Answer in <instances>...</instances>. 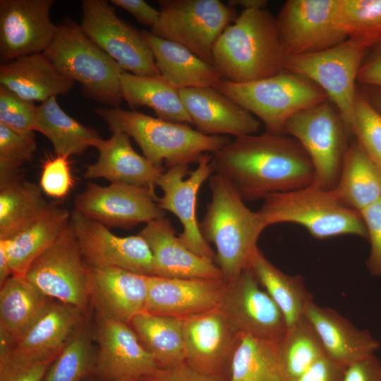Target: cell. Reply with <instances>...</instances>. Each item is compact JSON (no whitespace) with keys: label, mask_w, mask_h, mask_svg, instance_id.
Instances as JSON below:
<instances>
[{"label":"cell","mask_w":381,"mask_h":381,"mask_svg":"<svg viewBox=\"0 0 381 381\" xmlns=\"http://www.w3.org/2000/svg\"><path fill=\"white\" fill-rule=\"evenodd\" d=\"M214 173L229 179L244 200L309 186L314 168L294 138L266 132L236 137L212 155Z\"/></svg>","instance_id":"obj_1"},{"label":"cell","mask_w":381,"mask_h":381,"mask_svg":"<svg viewBox=\"0 0 381 381\" xmlns=\"http://www.w3.org/2000/svg\"><path fill=\"white\" fill-rule=\"evenodd\" d=\"M209 188L211 200L200 229L205 240L215 246L214 263L229 282L250 269L259 249L258 238L266 227L226 176L214 173L209 178Z\"/></svg>","instance_id":"obj_2"},{"label":"cell","mask_w":381,"mask_h":381,"mask_svg":"<svg viewBox=\"0 0 381 381\" xmlns=\"http://www.w3.org/2000/svg\"><path fill=\"white\" fill-rule=\"evenodd\" d=\"M286 58L276 18L266 8L243 10L213 49V66L223 79L237 83L284 71Z\"/></svg>","instance_id":"obj_3"},{"label":"cell","mask_w":381,"mask_h":381,"mask_svg":"<svg viewBox=\"0 0 381 381\" xmlns=\"http://www.w3.org/2000/svg\"><path fill=\"white\" fill-rule=\"evenodd\" d=\"M95 113L109 131L126 133L140 147L144 157L154 164L168 169L198 162L205 153L220 150L231 141L227 135H207L187 123L171 122L119 107H102Z\"/></svg>","instance_id":"obj_4"},{"label":"cell","mask_w":381,"mask_h":381,"mask_svg":"<svg viewBox=\"0 0 381 381\" xmlns=\"http://www.w3.org/2000/svg\"><path fill=\"white\" fill-rule=\"evenodd\" d=\"M45 54L63 75L80 83L83 94L110 107L122 101L120 77L124 70L83 31L80 25L65 18Z\"/></svg>","instance_id":"obj_5"},{"label":"cell","mask_w":381,"mask_h":381,"mask_svg":"<svg viewBox=\"0 0 381 381\" xmlns=\"http://www.w3.org/2000/svg\"><path fill=\"white\" fill-rule=\"evenodd\" d=\"M257 211L265 227L292 222L304 226L315 238L356 235L368 239L361 213L343 205L332 190L307 186L269 195Z\"/></svg>","instance_id":"obj_6"},{"label":"cell","mask_w":381,"mask_h":381,"mask_svg":"<svg viewBox=\"0 0 381 381\" xmlns=\"http://www.w3.org/2000/svg\"><path fill=\"white\" fill-rule=\"evenodd\" d=\"M213 87L261 121L267 132L277 134H282L294 114L328 99L314 83L286 71L248 83L222 79Z\"/></svg>","instance_id":"obj_7"},{"label":"cell","mask_w":381,"mask_h":381,"mask_svg":"<svg viewBox=\"0 0 381 381\" xmlns=\"http://www.w3.org/2000/svg\"><path fill=\"white\" fill-rule=\"evenodd\" d=\"M282 134L296 140L309 156L314 178L309 186L333 190L337 185L349 134L334 105L327 99L291 116Z\"/></svg>","instance_id":"obj_8"},{"label":"cell","mask_w":381,"mask_h":381,"mask_svg":"<svg viewBox=\"0 0 381 381\" xmlns=\"http://www.w3.org/2000/svg\"><path fill=\"white\" fill-rule=\"evenodd\" d=\"M159 16L150 31L179 44L213 65L217 39L238 15L234 7L219 0H159Z\"/></svg>","instance_id":"obj_9"},{"label":"cell","mask_w":381,"mask_h":381,"mask_svg":"<svg viewBox=\"0 0 381 381\" xmlns=\"http://www.w3.org/2000/svg\"><path fill=\"white\" fill-rule=\"evenodd\" d=\"M368 48L347 38L318 52L286 56L284 71L303 76L317 85L339 112L351 134L360 67Z\"/></svg>","instance_id":"obj_10"},{"label":"cell","mask_w":381,"mask_h":381,"mask_svg":"<svg viewBox=\"0 0 381 381\" xmlns=\"http://www.w3.org/2000/svg\"><path fill=\"white\" fill-rule=\"evenodd\" d=\"M24 277L48 298L86 312L90 301L89 270L70 224Z\"/></svg>","instance_id":"obj_11"},{"label":"cell","mask_w":381,"mask_h":381,"mask_svg":"<svg viewBox=\"0 0 381 381\" xmlns=\"http://www.w3.org/2000/svg\"><path fill=\"white\" fill-rule=\"evenodd\" d=\"M84 33L126 72L161 76L141 31L118 17L105 0H83L80 25Z\"/></svg>","instance_id":"obj_12"},{"label":"cell","mask_w":381,"mask_h":381,"mask_svg":"<svg viewBox=\"0 0 381 381\" xmlns=\"http://www.w3.org/2000/svg\"><path fill=\"white\" fill-rule=\"evenodd\" d=\"M79 308L52 299L15 341L0 339V372L53 361L84 322Z\"/></svg>","instance_id":"obj_13"},{"label":"cell","mask_w":381,"mask_h":381,"mask_svg":"<svg viewBox=\"0 0 381 381\" xmlns=\"http://www.w3.org/2000/svg\"><path fill=\"white\" fill-rule=\"evenodd\" d=\"M338 0H289L276 18L279 37L286 56L331 48L348 37L337 13Z\"/></svg>","instance_id":"obj_14"},{"label":"cell","mask_w":381,"mask_h":381,"mask_svg":"<svg viewBox=\"0 0 381 381\" xmlns=\"http://www.w3.org/2000/svg\"><path fill=\"white\" fill-rule=\"evenodd\" d=\"M157 198L146 187L118 183L102 186L88 182L74 199V211L107 227L130 229L165 217Z\"/></svg>","instance_id":"obj_15"},{"label":"cell","mask_w":381,"mask_h":381,"mask_svg":"<svg viewBox=\"0 0 381 381\" xmlns=\"http://www.w3.org/2000/svg\"><path fill=\"white\" fill-rule=\"evenodd\" d=\"M212 157L200 156L198 167L189 171V165H178L164 171L157 186L163 191L157 198L159 207L175 214L183 226L179 238L183 244L197 255L214 262L215 253L203 238L197 217V198L202 183L213 174Z\"/></svg>","instance_id":"obj_16"},{"label":"cell","mask_w":381,"mask_h":381,"mask_svg":"<svg viewBox=\"0 0 381 381\" xmlns=\"http://www.w3.org/2000/svg\"><path fill=\"white\" fill-rule=\"evenodd\" d=\"M70 226L87 267H118L154 276L152 255L140 235L118 236L105 225L74 210Z\"/></svg>","instance_id":"obj_17"},{"label":"cell","mask_w":381,"mask_h":381,"mask_svg":"<svg viewBox=\"0 0 381 381\" xmlns=\"http://www.w3.org/2000/svg\"><path fill=\"white\" fill-rule=\"evenodd\" d=\"M93 337L98 344L94 375L102 381H140L158 366L126 322L99 314Z\"/></svg>","instance_id":"obj_18"},{"label":"cell","mask_w":381,"mask_h":381,"mask_svg":"<svg viewBox=\"0 0 381 381\" xmlns=\"http://www.w3.org/2000/svg\"><path fill=\"white\" fill-rule=\"evenodd\" d=\"M182 333L185 362L200 373L228 381L240 334L222 309L183 318Z\"/></svg>","instance_id":"obj_19"},{"label":"cell","mask_w":381,"mask_h":381,"mask_svg":"<svg viewBox=\"0 0 381 381\" xmlns=\"http://www.w3.org/2000/svg\"><path fill=\"white\" fill-rule=\"evenodd\" d=\"M261 287L248 269L226 282L219 308L240 334L279 340L287 329L284 317Z\"/></svg>","instance_id":"obj_20"},{"label":"cell","mask_w":381,"mask_h":381,"mask_svg":"<svg viewBox=\"0 0 381 381\" xmlns=\"http://www.w3.org/2000/svg\"><path fill=\"white\" fill-rule=\"evenodd\" d=\"M53 4V0L0 1L2 64L46 51L57 30L49 15Z\"/></svg>","instance_id":"obj_21"},{"label":"cell","mask_w":381,"mask_h":381,"mask_svg":"<svg viewBox=\"0 0 381 381\" xmlns=\"http://www.w3.org/2000/svg\"><path fill=\"white\" fill-rule=\"evenodd\" d=\"M147 284L144 312L186 318L219 307L226 282L147 276Z\"/></svg>","instance_id":"obj_22"},{"label":"cell","mask_w":381,"mask_h":381,"mask_svg":"<svg viewBox=\"0 0 381 381\" xmlns=\"http://www.w3.org/2000/svg\"><path fill=\"white\" fill-rule=\"evenodd\" d=\"M193 124L207 135L236 137L258 132L261 123L251 113L212 87L179 90Z\"/></svg>","instance_id":"obj_23"},{"label":"cell","mask_w":381,"mask_h":381,"mask_svg":"<svg viewBox=\"0 0 381 381\" xmlns=\"http://www.w3.org/2000/svg\"><path fill=\"white\" fill-rule=\"evenodd\" d=\"M138 234L151 250L154 276L224 279L222 272L213 261L197 255L183 244L169 219L164 217L151 221Z\"/></svg>","instance_id":"obj_24"},{"label":"cell","mask_w":381,"mask_h":381,"mask_svg":"<svg viewBox=\"0 0 381 381\" xmlns=\"http://www.w3.org/2000/svg\"><path fill=\"white\" fill-rule=\"evenodd\" d=\"M89 293L97 314L130 324L144 312L147 276L118 267H90Z\"/></svg>","instance_id":"obj_25"},{"label":"cell","mask_w":381,"mask_h":381,"mask_svg":"<svg viewBox=\"0 0 381 381\" xmlns=\"http://www.w3.org/2000/svg\"><path fill=\"white\" fill-rule=\"evenodd\" d=\"M304 315L317 333L325 355L344 368L373 355L380 343L365 329H359L337 311L308 302Z\"/></svg>","instance_id":"obj_26"},{"label":"cell","mask_w":381,"mask_h":381,"mask_svg":"<svg viewBox=\"0 0 381 381\" xmlns=\"http://www.w3.org/2000/svg\"><path fill=\"white\" fill-rule=\"evenodd\" d=\"M97 150L98 159L86 166L85 179H104L111 183L146 187L155 192L157 181L165 170L138 154L126 133H113Z\"/></svg>","instance_id":"obj_27"},{"label":"cell","mask_w":381,"mask_h":381,"mask_svg":"<svg viewBox=\"0 0 381 381\" xmlns=\"http://www.w3.org/2000/svg\"><path fill=\"white\" fill-rule=\"evenodd\" d=\"M74 81L63 75L44 52L23 56L0 66V84L20 97L44 102L67 94Z\"/></svg>","instance_id":"obj_28"},{"label":"cell","mask_w":381,"mask_h":381,"mask_svg":"<svg viewBox=\"0 0 381 381\" xmlns=\"http://www.w3.org/2000/svg\"><path fill=\"white\" fill-rule=\"evenodd\" d=\"M71 213L51 202L39 217L8 238L0 239L6 250L12 274L25 277L32 263L68 227Z\"/></svg>","instance_id":"obj_29"},{"label":"cell","mask_w":381,"mask_h":381,"mask_svg":"<svg viewBox=\"0 0 381 381\" xmlns=\"http://www.w3.org/2000/svg\"><path fill=\"white\" fill-rule=\"evenodd\" d=\"M141 32L150 47L160 75L177 90L212 87L222 77L217 68L185 47L152 35Z\"/></svg>","instance_id":"obj_30"},{"label":"cell","mask_w":381,"mask_h":381,"mask_svg":"<svg viewBox=\"0 0 381 381\" xmlns=\"http://www.w3.org/2000/svg\"><path fill=\"white\" fill-rule=\"evenodd\" d=\"M0 289V339H18L46 308L51 298L24 277L12 275Z\"/></svg>","instance_id":"obj_31"},{"label":"cell","mask_w":381,"mask_h":381,"mask_svg":"<svg viewBox=\"0 0 381 381\" xmlns=\"http://www.w3.org/2000/svg\"><path fill=\"white\" fill-rule=\"evenodd\" d=\"M332 192L343 205L359 212L381 199V168L357 141L346 149Z\"/></svg>","instance_id":"obj_32"},{"label":"cell","mask_w":381,"mask_h":381,"mask_svg":"<svg viewBox=\"0 0 381 381\" xmlns=\"http://www.w3.org/2000/svg\"><path fill=\"white\" fill-rule=\"evenodd\" d=\"M35 131L51 141L56 155L68 157L80 155L90 147L99 149L104 141L95 129L83 125L64 112L56 97L37 106Z\"/></svg>","instance_id":"obj_33"},{"label":"cell","mask_w":381,"mask_h":381,"mask_svg":"<svg viewBox=\"0 0 381 381\" xmlns=\"http://www.w3.org/2000/svg\"><path fill=\"white\" fill-rule=\"evenodd\" d=\"M121 94L132 109L146 106L165 121L193 123L179 90L162 76H144L123 71L120 77Z\"/></svg>","instance_id":"obj_34"},{"label":"cell","mask_w":381,"mask_h":381,"mask_svg":"<svg viewBox=\"0 0 381 381\" xmlns=\"http://www.w3.org/2000/svg\"><path fill=\"white\" fill-rule=\"evenodd\" d=\"M40 186L20 174L0 179V239H6L50 205Z\"/></svg>","instance_id":"obj_35"},{"label":"cell","mask_w":381,"mask_h":381,"mask_svg":"<svg viewBox=\"0 0 381 381\" xmlns=\"http://www.w3.org/2000/svg\"><path fill=\"white\" fill-rule=\"evenodd\" d=\"M258 282L282 311L287 328L304 317L306 304L313 301L302 276L284 273L258 249L250 266Z\"/></svg>","instance_id":"obj_36"},{"label":"cell","mask_w":381,"mask_h":381,"mask_svg":"<svg viewBox=\"0 0 381 381\" xmlns=\"http://www.w3.org/2000/svg\"><path fill=\"white\" fill-rule=\"evenodd\" d=\"M278 341L241 334L231 359L228 381H286Z\"/></svg>","instance_id":"obj_37"},{"label":"cell","mask_w":381,"mask_h":381,"mask_svg":"<svg viewBox=\"0 0 381 381\" xmlns=\"http://www.w3.org/2000/svg\"><path fill=\"white\" fill-rule=\"evenodd\" d=\"M140 340L154 358L158 368L185 362L183 318L143 312L130 322Z\"/></svg>","instance_id":"obj_38"},{"label":"cell","mask_w":381,"mask_h":381,"mask_svg":"<svg viewBox=\"0 0 381 381\" xmlns=\"http://www.w3.org/2000/svg\"><path fill=\"white\" fill-rule=\"evenodd\" d=\"M278 345L286 381H295L314 363L326 356L317 333L305 315L287 328Z\"/></svg>","instance_id":"obj_39"},{"label":"cell","mask_w":381,"mask_h":381,"mask_svg":"<svg viewBox=\"0 0 381 381\" xmlns=\"http://www.w3.org/2000/svg\"><path fill=\"white\" fill-rule=\"evenodd\" d=\"M93 336L83 322L49 366L42 381H84L94 375L96 352Z\"/></svg>","instance_id":"obj_40"},{"label":"cell","mask_w":381,"mask_h":381,"mask_svg":"<svg viewBox=\"0 0 381 381\" xmlns=\"http://www.w3.org/2000/svg\"><path fill=\"white\" fill-rule=\"evenodd\" d=\"M337 13L348 38L368 49L381 43V0H338Z\"/></svg>","instance_id":"obj_41"},{"label":"cell","mask_w":381,"mask_h":381,"mask_svg":"<svg viewBox=\"0 0 381 381\" xmlns=\"http://www.w3.org/2000/svg\"><path fill=\"white\" fill-rule=\"evenodd\" d=\"M350 129L357 143L381 168V113L365 92H357Z\"/></svg>","instance_id":"obj_42"},{"label":"cell","mask_w":381,"mask_h":381,"mask_svg":"<svg viewBox=\"0 0 381 381\" xmlns=\"http://www.w3.org/2000/svg\"><path fill=\"white\" fill-rule=\"evenodd\" d=\"M37 147L35 135L20 134L0 123V179L20 174Z\"/></svg>","instance_id":"obj_43"},{"label":"cell","mask_w":381,"mask_h":381,"mask_svg":"<svg viewBox=\"0 0 381 381\" xmlns=\"http://www.w3.org/2000/svg\"><path fill=\"white\" fill-rule=\"evenodd\" d=\"M37 108L35 102L24 99L0 86V123L23 135L35 131Z\"/></svg>","instance_id":"obj_44"},{"label":"cell","mask_w":381,"mask_h":381,"mask_svg":"<svg viewBox=\"0 0 381 381\" xmlns=\"http://www.w3.org/2000/svg\"><path fill=\"white\" fill-rule=\"evenodd\" d=\"M40 183L46 195L64 198L73 185L68 157L56 154L47 158L43 163Z\"/></svg>","instance_id":"obj_45"},{"label":"cell","mask_w":381,"mask_h":381,"mask_svg":"<svg viewBox=\"0 0 381 381\" xmlns=\"http://www.w3.org/2000/svg\"><path fill=\"white\" fill-rule=\"evenodd\" d=\"M360 213L370 243V253L366 266L372 275L381 276V199Z\"/></svg>","instance_id":"obj_46"},{"label":"cell","mask_w":381,"mask_h":381,"mask_svg":"<svg viewBox=\"0 0 381 381\" xmlns=\"http://www.w3.org/2000/svg\"><path fill=\"white\" fill-rule=\"evenodd\" d=\"M140 381H226L200 373L186 362L168 368H157Z\"/></svg>","instance_id":"obj_47"},{"label":"cell","mask_w":381,"mask_h":381,"mask_svg":"<svg viewBox=\"0 0 381 381\" xmlns=\"http://www.w3.org/2000/svg\"><path fill=\"white\" fill-rule=\"evenodd\" d=\"M342 381H381V362L373 354L345 368Z\"/></svg>","instance_id":"obj_48"},{"label":"cell","mask_w":381,"mask_h":381,"mask_svg":"<svg viewBox=\"0 0 381 381\" xmlns=\"http://www.w3.org/2000/svg\"><path fill=\"white\" fill-rule=\"evenodd\" d=\"M345 368L327 356L314 363L295 381H342Z\"/></svg>","instance_id":"obj_49"},{"label":"cell","mask_w":381,"mask_h":381,"mask_svg":"<svg viewBox=\"0 0 381 381\" xmlns=\"http://www.w3.org/2000/svg\"><path fill=\"white\" fill-rule=\"evenodd\" d=\"M374 47L360 67L357 82L365 87L381 88V43Z\"/></svg>","instance_id":"obj_50"},{"label":"cell","mask_w":381,"mask_h":381,"mask_svg":"<svg viewBox=\"0 0 381 381\" xmlns=\"http://www.w3.org/2000/svg\"><path fill=\"white\" fill-rule=\"evenodd\" d=\"M110 2L131 13L140 23L155 25L159 16V11L143 0H111Z\"/></svg>","instance_id":"obj_51"},{"label":"cell","mask_w":381,"mask_h":381,"mask_svg":"<svg viewBox=\"0 0 381 381\" xmlns=\"http://www.w3.org/2000/svg\"><path fill=\"white\" fill-rule=\"evenodd\" d=\"M52 361L0 372V381H42Z\"/></svg>","instance_id":"obj_52"},{"label":"cell","mask_w":381,"mask_h":381,"mask_svg":"<svg viewBox=\"0 0 381 381\" xmlns=\"http://www.w3.org/2000/svg\"><path fill=\"white\" fill-rule=\"evenodd\" d=\"M12 275L6 250L4 246L0 243V286Z\"/></svg>","instance_id":"obj_53"},{"label":"cell","mask_w":381,"mask_h":381,"mask_svg":"<svg viewBox=\"0 0 381 381\" xmlns=\"http://www.w3.org/2000/svg\"><path fill=\"white\" fill-rule=\"evenodd\" d=\"M227 4L234 7L239 6L244 9H263L266 8L267 1L266 0H229Z\"/></svg>","instance_id":"obj_54"},{"label":"cell","mask_w":381,"mask_h":381,"mask_svg":"<svg viewBox=\"0 0 381 381\" xmlns=\"http://www.w3.org/2000/svg\"><path fill=\"white\" fill-rule=\"evenodd\" d=\"M368 87L365 92L373 106L381 113V88Z\"/></svg>","instance_id":"obj_55"},{"label":"cell","mask_w":381,"mask_h":381,"mask_svg":"<svg viewBox=\"0 0 381 381\" xmlns=\"http://www.w3.org/2000/svg\"><path fill=\"white\" fill-rule=\"evenodd\" d=\"M90 377H91V376H90ZM90 377H88V378H87V379H86L85 380H84V381H99V380H99L98 378H97V379H92V378H90Z\"/></svg>","instance_id":"obj_56"},{"label":"cell","mask_w":381,"mask_h":381,"mask_svg":"<svg viewBox=\"0 0 381 381\" xmlns=\"http://www.w3.org/2000/svg\"><path fill=\"white\" fill-rule=\"evenodd\" d=\"M124 381V380H123Z\"/></svg>","instance_id":"obj_57"}]
</instances>
